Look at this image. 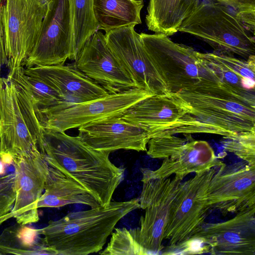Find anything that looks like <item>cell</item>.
<instances>
[{"mask_svg": "<svg viewBox=\"0 0 255 255\" xmlns=\"http://www.w3.org/2000/svg\"><path fill=\"white\" fill-rule=\"evenodd\" d=\"M38 147L50 166L80 184L100 205H109L125 173L110 160L111 153L87 146L77 136L44 128Z\"/></svg>", "mask_w": 255, "mask_h": 255, "instance_id": "obj_1", "label": "cell"}, {"mask_svg": "<svg viewBox=\"0 0 255 255\" xmlns=\"http://www.w3.org/2000/svg\"><path fill=\"white\" fill-rule=\"evenodd\" d=\"M140 208L139 200L111 201L84 211L72 212L57 220H50L39 229L46 246L54 255H87L99 253L118 223Z\"/></svg>", "mask_w": 255, "mask_h": 255, "instance_id": "obj_2", "label": "cell"}, {"mask_svg": "<svg viewBox=\"0 0 255 255\" xmlns=\"http://www.w3.org/2000/svg\"><path fill=\"white\" fill-rule=\"evenodd\" d=\"M139 36L169 93L222 86L215 72L193 48L175 43L162 33H140Z\"/></svg>", "mask_w": 255, "mask_h": 255, "instance_id": "obj_3", "label": "cell"}, {"mask_svg": "<svg viewBox=\"0 0 255 255\" xmlns=\"http://www.w3.org/2000/svg\"><path fill=\"white\" fill-rule=\"evenodd\" d=\"M0 160H13L39 150L42 128L28 94L13 80L0 77Z\"/></svg>", "mask_w": 255, "mask_h": 255, "instance_id": "obj_4", "label": "cell"}, {"mask_svg": "<svg viewBox=\"0 0 255 255\" xmlns=\"http://www.w3.org/2000/svg\"><path fill=\"white\" fill-rule=\"evenodd\" d=\"M178 31L205 41L216 52L237 55L246 60L255 55V36L235 12L212 0L199 1Z\"/></svg>", "mask_w": 255, "mask_h": 255, "instance_id": "obj_5", "label": "cell"}, {"mask_svg": "<svg viewBox=\"0 0 255 255\" xmlns=\"http://www.w3.org/2000/svg\"><path fill=\"white\" fill-rule=\"evenodd\" d=\"M152 95L134 88L82 103L62 102L48 108H35L42 128L65 132L100 119L120 116L129 108Z\"/></svg>", "mask_w": 255, "mask_h": 255, "instance_id": "obj_6", "label": "cell"}, {"mask_svg": "<svg viewBox=\"0 0 255 255\" xmlns=\"http://www.w3.org/2000/svg\"><path fill=\"white\" fill-rule=\"evenodd\" d=\"M215 167L182 182L171 207L165 226L163 240L168 241L165 249L176 247L198 233L211 211L208 203L210 182L217 170Z\"/></svg>", "mask_w": 255, "mask_h": 255, "instance_id": "obj_7", "label": "cell"}, {"mask_svg": "<svg viewBox=\"0 0 255 255\" xmlns=\"http://www.w3.org/2000/svg\"><path fill=\"white\" fill-rule=\"evenodd\" d=\"M205 119L235 135L255 129V102L246 99L223 86L176 94Z\"/></svg>", "mask_w": 255, "mask_h": 255, "instance_id": "obj_8", "label": "cell"}, {"mask_svg": "<svg viewBox=\"0 0 255 255\" xmlns=\"http://www.w3.org/2000/svg\"><path fill=\"white\" fill-rule=\"evenodd\" d=\"M183 177L149 179L142 177V187L138 198L145 210L137 228L138 241L149 253L163 250V233L170 211Z\"/></svg>", "mask_w": 255, "mask_h": 255, "instance_id": "obj_9", "label": "cell"}, {"mask_svg": "<svg viewBox=\"0 0 255 255\" xmlns=\"http://www.w3.org/2000/svg\"><path fill=\"white\" fill-rule=\"evenodd\" d=\"M72 25L70 0H48L38 39L21 66L64 64L72 60Z\"/></svg>", "mask_w": 255, "mask_h": 255, "instance_id": "obj_10", "label": "cell"}, {"mask_svg": "<svg viewBox=\"0 0 255 255\" xmlns=\"http://www.w3.org/2000/svg\"><path fill=\"white\" fill-rule=\"evenodd\" d=\"M47 2L5 0V35L9 71L21 66L33 48L46 12Z\"/></svg>", "mask_w": 255, "mask_h": 255, "instance_id": "obj_11", "label": "cell"}, {"mask_svg": "<svg viewBox=\"0 0 255 255\" xmlns=\"http://www.w3.org/2000/svg\"><path fill=\"white\" fill-rule=\"evenodd\" d=\"M207 198L210 210L224 216L255 208V166L223 162L211 179Z\"/></svg>", "mask_w": 255, "mask_h": 255, "instance_id": "obj_12", "label": "cell"}, {"mask_svg": "<svg viewBox=\"0 0 255 255\" xmlns=\"http://www.w3.org/2000/svg\"><path fill=\"white\" fill-rule=\"evenodd\" d=\"M107 45L126 71L135 87L151 95L169 93L151 60L134 26L106 32Z\"/></svg>", "mask_w": 255, "mask_h": 255, "instance_id": "obj_13", "label": "cell"}, {"mask_svg": "<svg viewBox=\"0 0 255 255\" xmlns=\"http://www.w3.org/2000/svg\"><path fill=\"white\" fill-rule=\"evenodd\" d=\"M74 61L77 69L110 94L136 88L100 31L87 40Z\"/></svg>", "mask_w": 255, "mask_h": 255, "instance_id": "obj_14", "label": "cell"}, {"mask_svg": "<svg viewBox=\"0 0 255 255\" xmlns=\"http://www.w3.org/2000/svg\"><path fill=\"white\" fill-rule=\"evenodd\" d=\"M15 199L11 210L18 223L39 220L37 203L43 194L49 165L39 150L13 160Z\"/></svg>", "mask_w": 255, "mask_h": 255, "instance_id": "obj_15", "label": "cell"}, {"mask_svg": "<svg viewBox=\"0 0 255 255\" xmlns=\"http://www.w3.org/2000/svg\"><path fill=\"white\" fill-rule=\"evenodd\" d=\"M195 235L209 247L210 254L255 255V208L224 222L205 223Z\"/></svg>", "mask_w": 255, "mask_h": 255, "instance_id": "obj_16", "label": "cell"}, {"mask_svg": "<svg viewBox=\"0 0 255 255\" xmlns=\"http://www.w3.org/2000/svg\"><path fill=\"white\" fill-rule=\"evenodd\" d=\"M78 138L87 146L110 153L120 149L146 151L149 138L145 130L122 118L109 117L78 128Z\"/></svg>", "mask_w": 255, "mask_h": 255, "instance_id": "obj_17", "label": "cell"}, {"mask_svg": "<svg viewBox=\"0 0 255 255\" xmlns=\"http://www.w3.org/2000/svg\"><path fill=\"white\" fill-rule=\"evenodd\" d=\"M192 107L176 94L152 95L136 103L121 116L145 130L149 139L173 126Z\"/></svg>", "mask_w": 255, "mask_h": 255, "instance_id": "obj_18", "label": "cell"}, {"mask_svg": "<svg viewBox=\"0 0 255 255\" xmlns=\"http://www.w3.org/2000/svg\"><path fill=\"white\" fill-rule=\"evenodd\" d=\"M24 72L38 77L54 88L64 102L82 103L110 93L74 66L62 65L23 67Z\"/></svg>", "mask_w": 255, "mask_h": 255, "instance_id": "obj_19", "label": "cell"}, {"mask_svg": "<svg viewBox=\"0 0 255 255\" xmlns=\"http://www.w3.org/2000/svg\"><path fill=\"white\" fill-rule=\"evenodd\" d=\"M210 144L205 140H195L188 134L187 141L178 146L155 170L141 168L142 177L163 179L172 175L184 178L192 173H198L221 165Z\"/></svg>", "mask_w": 255, "mask_h": 255, "instance_id": "obj_20", "label": "cell"}, {"mask_svg": "<svg viewBox=\"0 0 255 255\" xmlns=\"http://www.w3.org/2000/svg\"><path fill=\"white\" fill-rule=\"evenodd\" d=\"M199 55L215 72L223 86L245 99L255 102V55L247 60L216 52H199Z\"/></svg>", "mask_w": 255, "mask_h": 255, "instance_id": "obj_21", "label": "cell"}, {"mask_svg": "<svg viewBox=\"0 0 255 255\" xmlns=\"http://www.w3.org/2000/svg\"><path fill=\"white\" fill-rule=\"evenodd\" d=\"M75 204L85 205L91 208L100 206L80 184L49 166L44 192L37 203L38 208H59Z\"/></svg>", "mask_w": 255, "mask_h": 255, "instance_id": "obj_22", "label": "cell"}, {"mask_svg": "<svg viewBox=\"0 0 255 255\" xmlns=\"http://www.w3.org/2000/svg\"><path fill=\"white\" fill-rule=\"evenodd\" d=\"M199 0H149L145 22L148 29L167 36L178 31L180 25L196 8Z\"/></svg>", "mask_w": 255, "mask_h": 255, "instance_id": "obj_23", "label": "cell"}, {"mask_svg": "<svg viewBox=\"0 0 255 255\" xmlns=\"http://www.w3.org/2000/svg\"><path fill=\"white\" fill-rule=\"evenodd\" d=\"M99 31L106 32L116 28L141 23L143 0H93Z\"/></svg>", "mask_w": 255, "mask_h": 255, "instance_id": "obj_24", "label": "cell"}, {"mask_svg": "<svg viewBox=\"0 0 255 255\" xmlns=\"http://www.w3.org/2000/svg\"><path fill=\"white\" fill-rule=\"evenodd\" d=\"M28 225L16 222L2 231L0 234V255H54L46 246L39 229Z\"/></svg>", "mask_w": 255, "mask_h": 255, "instance_id": "obj_25", "label": "cell"}, {"mask_svg": "<svg viewBox=\"0 0 255 255\" xmlns=\"http://www.w3.org/2000/svg\"><path fill=\"white\" fill-rule=\"evenodd\" d=\"M72 25V56L75 60L82 47L96 32L98 25L93 0H70Z\"/></svg>", "mask_w": 255, "mask_h": 255, "instance_id": "obj_26", "label": "cell"}, {"mask_svg": "<svg viewBox=\"0 0 255 255\" xmlns=\"http://www.w3.org/2000/svg\"><path fill=\"white\" fill-rule=\"evenodd\" d=\"M7 77L28 94L35 108H48L64 102L59 94L48 84L38 77L25 74L22 66L9 71Z\"/></svg>", "mask_w": 255, "mask_h": 255, "instance_id": "obj_27", "label": "cell"}, {"mask_svg": "<svg viewBox=\"0 0 255 255\" xmlns=\"http://www.w3.org/2000/svg\"><path fill=\"white\" fill-rule=\"evenodd\" d=\"M106 248L99 253L104 255H147L139 243L136 228H115Z\"/></svg>", "mask_w": 255, "mask_h": 255, "instance_id": "obj_28", "label": "cell"}, {"mask_svg": "<svg viewBox=\"0 0 255 255\" xmlns=\"http://www.w3.org/2000/svg\"><path fill=\"white\" fill-rule=\"evenodd\" d=\"M224 149L233 153L249 165L255 166V129L232 136H223Z\"/></svg>", "mask_w": 255, "mask_h": 255, "instance_id": "obj_29", "label": "cell"}, {"mask_svg": "<svg viewBox=\"0 0 255 255\" xmlns=\"http://www.w3.org/2000/svg\"><path fill=\"white\" fill-rule=\"evenodd\" d=\"M227 6L234 12L255 35V0H212Z\"/></svg>", "mask_w": 255, "mask_h": 255, "instance_id": "obj_30", "label": "cell"}, {"mask_svg": "<svg viewBox=\"0 0 255 255\" xmlns=\"http://www.w3.org/2000/svg\"><path fill=\"white\" fill-rule=\"evenodd\" d=\"M15 199L14 172L0 176V220L5 222L13 218Z\"/></svg>", "mask_w": 255, "mask_h": 255, "instance_id": "obj_31", "label": "cell"}, {"mask_svg": "<svg viewBox=\"0 0 255 255\" xmlns=\"http://www.w3.org/2000/svg\"><path fill=\"white\" fill-rule=\"evenodd\" d=\"M4 6L5 0H0V76L3 66H7L8 64L5 35Z\"/></svg>", "mask_w": 255, "mask_h": 255, "instance_id": "obj_32", "label": "cell"}, {"mask_svg": "<svg viewBox=\"0 0 255 255\" xmlns=\"http://www.w3.org/2000/svg\"><path fill=\"white\" fill-rule=\"evenodd\" d=\"M5 167L4 164L0 160V176L4 175Z\"/></svg>", "mask_w": 255, "mask_h": 255, "instance_id": "obj_33", "label": "cell"}, {"mask_svg": "<svg viewBox=\"0 0 255 255\" xmlns=\"http://www.w3.org/2000/svg\"><path fill=\"white\" fill-rule=\"evenodd\" d=\"M4 222H5V221H4L3 220H0V225H1Z\"/></svg>", "mask_w": 255, "mask_h": 255, "instance_id": "obj_34", "label": "cell"}, {"mask_svg": "<svg viewBox=\"0 0 255 255\" xmlns=\"http://www.w3.org/2000/svg\"><path fill=\"white\" fill-rule=\"evenodd\" d=\"M0 146H1V137H0Z\"/></svg>", "mask_w": 255, "mask_h": 255, "instance_id": "obj_35", "label": "cell"}, {"mask_svg": "<svg viewBox=\"0 0 255 255\" xmlns=\"http://www.w3.org/2000/svg\"><path fill=\"white\" fill-rule=\"evenodd\" d=\"M45 0L48 1V0Z\"/></svg>", "mask_w": 255, "mask_h": 255, "instance_id": "obj_36", "label": "cell"}]
</instances>
